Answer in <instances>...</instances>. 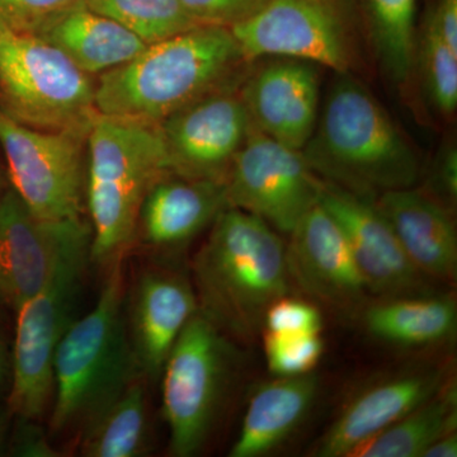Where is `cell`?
I'll return each mask as SVG.
<instances>
[{
  "label": "cell",
  "instance_id": "cell-29",
  "mask_svg": "<svg viewBox=\"0 0 457 457\" xmlns=\"http://www.w3.org/2000/svg\"><path fill=\"white\" fill-rule=\"evenodd\" d=\"M270 371L278 376L311 374L324 351L320 333H264Z\"/></svg>",
  "mask_w": 457,
  "mask_h": 457
},
{
  "label": "cell",
  "instance_id": "cell-7",
  "mask_svg": "<svg viewBox=\"0 0 457 457\" xmlns=\"http://www.w3.org/2000/svg\"><path fill=\"white\" fill-rule=\"evenodd\" d=\"M0 112L37 130L87 135L99 113L96 82L38 36H2Z\"/></svg>",
  "mask_w": 457,
  "mask_h": 457
},
{
  "label": "cell",
  "instance_id": "cell-9",
  "mask_svg": "<svg viewBox=\"0 0 457 457\" xmlns=\"http://www.w3.org/2000/svg\"><path fill=\"white\" fill-rule=\"evenodd\" d=\"M231 370L228 337L197 311L162 370V404L170 453L196 455L212 432Z\"/></svg>",
  "mask_w": 457,
  "mask_h": 457
},
{
  "label": "cell",
  "instance_id": "cell-23",
  "mask_svg": "<svg viewBox=\"0 0 457 457\" xmlns=\"http://www.w3.org/2000/svg\"><path fill=\"white\" fill-rule=\"evenodd\" d=\"M365 324L371 335L394 345H435L455 333L456 305L445 297H393L371 306Z\"/></svg>",
  "mask_w": 457,
  "mask_h": 457
},
{
  "label": "cell",
  "instance_id": "cell-11",
  "mask_svg": "<svg viewBox=\"0 0 457 457\" xmlns=\"http://www.w3.org/2000/svg\"><path fill=\"white\" fill-rule=\"evenodd\" d=\"M323 180L302 150L286 146L251 126L225 177L228 207L243 210L288 234L320 200Z\"/></svg>",
  "mask_w": 457,
  "mask_h": 457
},
{
  "label": "cell",
  "instance_id": "cell-32",
  "mask_svg": "<svg viewBox=\"0 0 457 457\" xmlns=\"http://www.w3.org/2000/svg\"><path fill=\"white\" fill-rule=\"evenodd\" d=\"M204 25L233 27L251 17L267 0H177Z\"/></svg>",
  "mask_w": 457,
  "mask_h": 457
},
{
  "label": "cell",
  "instance_id": "cell-33",
  "mask_svg": "<svg viewBox=\"0 0 457 457\" xmlns=\"http://www.w3.org/2000/svg\"><path fill=\"white\" fill-rule=\"evenodd\" d=\"M37 420L18 417L12 441V455L21 457H54L56 451L47 440L46 432L37 425Z\"/></svg>",
  "mask_w": 457,
  "mask_h": 457
},
{
  "label": "cell",
  "instance_id": "cell-6",
  "mask_svg": "<svg viewBox=\"0 0 457 457\" xmlns=\"http://www.w3.org/2000/svg\"><path fill=\"white\" fill-rule=\"evenodd\" d=\"M92 228L84 221L66 243L49 281L17 311L8 404L17 417L40 420L54 390V356L73 323L90 260Z\"/></svg>",
  "mask_w": 457,
  "mask_h": 457
},
{
  "label": "cell",
  "instance_id": "cell-8",
  "mask_svg": "<svg viewBox=\"0 0 457 457\" xmlns=\"http://www.w3.org/2000/svg\"><path fill=\"white\" fill-rule=\"evenodd\" d=\"M230 29L249 62L293 57L336 74L359 71L368 41L354 0H267Z\"/></svg>",
  "mask_w": 457,
  "mask_h": 457
},
{
  "label": "cell",
  "instance_id": "cell-36",
  "mask_svg": "<svg viewBox=\"0 0 457 457\" xmlns=\"http://www.w3.org/2000/svg\"><path fill=\"white\" fill-rule=\"evenodd\" d=\"M457 456V435L451 432L442 436L437 441L433 442L423 453L422 457H456Z\"/></svg>",
  "mask_w": 457,
  "mask_h": 457
},
{
  "label": "cell",
  "instance_id": "cell-15",
  "mask_svg": "<svg viewBox=\"0 0 457 457\" xmlns=\"http://www.w3.org/2000/svg\"><path fill=\"white\" fill-rule=\"evenodd\" d=\"M319 203L339 225L366 290L385 296H409L422 275L403 252L375 200L324 182Z\"/></svg>",
  "mask_w": 457,
  "mask_h": 457
},
{
  "label": "cell",
  "instance_id": "cell-16",
  "mask_svg": "<svg viewBox=\"0 0 457 457\" xmlns=\"http://www.w3.org/2000/svg\"><path fill=\"white\" fill-rule=\"evenodd\" d=\"M198 311L194 286L179 273L144 270L126 303L129 337L144 378L159 380L174 343Z\"/></svg>",
  "mask_w": 457,
  "mask_h": 457
},
{
  "label": "cell",
  "instance_id": "cell-2",
  "mask_svg": "<svg viewBox=\"0 0 457 457\" xmlns=\"http://www.w3.org/2000/svg\"><path fill=\"white\" fill-rule=\"evenodd\" d=\"M302 152L319 179L371 200L413 187L420 174L411 143L353 74H336Z\"/></svg>",
  "mask_w": 457,
  "mask_h": 457
},
{
  "label": "cell",
  "instance_id": "cell-37",
  "mask_svg": "<svg viewBox=\"0 0 457 457\" xmlns=\"http://www.w3.org/2000/svg\"><path fill=\"white\" fill-rule=\"evenodd\" d=\"M9 371H11V363H9L7 347H5L4 342L0 339V389H2L3 385L7 383Z\"/></svg>",
  "mask_w": 457,
  "mask_h": 457
},
{
  "label": "cell",
  "instance_id": "cell-10",
  "mask_svg": "<svg viewBox=\"0 0 457 457\" xmlns=\"http://www.w3.org/2000/svg\"><path fill=\"white\" fill-rule=\"evenodd\" d=\"M87 137L79 132L37 130L0 112V147L11 187L38 218H83Z\"/></svg>",
  "mask_w": 457,
  "mask_h": 457
},
{
  "label": "cell",
  "instance_id": "cell-26",
  "mask_svg": "<svg viewBox=\"0 0 457 457\" xmlns=\"http://www.w3.org/2000/svg\"><path fill=\"white\" fill-rule=\"evenodd\" d=\"M354 2L385 73L395 83L407 82L417 62V0Z\"/></svg>",
  "mask_w": 457,
  "mask_h": 457
},
{
  "label": "cell",
  "instance_id": "cell-22",
  "mask_svg": "<svg viewBox=\"0 0 457 457\" xmlns=\"http://www.w3.org/2000/svg\"><path fill=\"white\" fill-rule=\"evenodd\" d=\"M36 36L92 77L126 64L147 46L112 18L92 11L84 3L69 9Z\"/></svg>",
  "mask_w": 457,
  "mask_h": 457
},
{
  "label": "cell",
  "instance_id": "cell-21",
  "mask_svg": "<svg viewBox=\"0 0 457 457\" xmlns=\"http://www.w3.org/2000/svg\"><path fill=\"white\" fill-rule=\"evenodd\" d=\"M318 393L317 376H278L260 387L246 408L230 457L267 455L290 437L308 414Z\"/></svg>",
  "mask_w": 457,
  "mask_h": 457
},
{
  "label": "cell",
  "instance_id": "cell-12",
  "mask_svg": "<svg viewBox=\"0 0 457 457\" xmlns=\"http://www.w3.org/2000/svg\"><path fill=\"white\" fill-rule=\"evenodd\" d=\"M251 126L239 89L233 87L192 102L161 123L168 170L225 182Z\"/></svg>",
  "mask_w": 457,
  "mask_h": 457
},
{
  "label": "cell",
  "instance_id": "cell-39",
  "mask_svg": "<svg viewBox=\"0 0 457 457\" xmlns=\"http://www.w3.org/2000/svg\"><path fill=\"white\" fill-rule=\"evenodd\" d=\"M3 180H2V176H0V195H2V192H3Z\"/></svg>",
  "mask_w": 457,
  "mask_h": 457
},
{
  "label": "cell",
  "instance_id": "cell-18",
  "mask_svg": "<svg viewBox=\"0 0 457 457\" xmlns=\"http://www.w3.org/2000/svg\"><path fill=\"white\" fill-rule=\"evenodd\" d=\"M441 387V374L432 370L409 372L372 385L343 409L319 442L315 456L351 457Z\"/></svg>",
  "mask_w": 457,
  "mask_h": 457
},
{
  "label": "cell",
  "instance_id": "cell-30",
  "mask_svg": "<svg viewBox=\"0 0 457 457\" xmlns=\"http://www.w3.org/2000/svg\"><path fill=\"white\" fill-rule=\"evenodd\" d=\"M84 0H0V37L38 35L54 20Z\"/></svg>",
  "mask_w": 457,
  "mask_h": 457
},
{
  "label": "cell",
  "instance_id": "cell-4",
  "mask_svg": "<svg viewBox=\"0 0 457 457\" xmlns=\"http://www.w3.org/2000/svg\"><path fill=\"white\" fill-rule=\"evenodd\" d=\"M123 261L119 254L108 264L95 308L73 320L57 345L51 435L86 428L143 376L129 337Z\"/></svg>",
  "mask_w": 457,
  "mask_h": 457
},
{
  "label": "cell",
  "instance_id": "cell-24",
  "mask_svg": "<svg viewBox=\"0 0 457 457\" xmlns=\"http://www.w3.org/2000/svg\"><path fill=\"white\" fill-rule=\"evenodd\" d=\"M145 378H135L110 407L83 429L86 457H139L149 451Z\"/></svg>",
  "mask_w": 457,
  "mask_h": 457
},
{
  "label": "cell",
  "instance_id": "cell-38",
  "mask_svg": "<svg viewBox=\"0 0 457 457\" xmlns=\"http://www.w3.org/2000/svg\"><path fill=\"white\" fill-rule=\"evenodd\" d=\"M5 432H7V414L0 409V450L4 444Z\"/></svg>",
  "mask_w": 457,
  "mask_h": 457
},
{
  "label": "cell",
  "instance_id": "cell-1",
  "mask_svg": "<svg viewBox=\"0 0 457 457\" xmlns=\"http://www.w3.org/2000/svg\"><path fill=\"white\" fill-rule=\"evenodd\" d=\"M245 64L251 62L228 27H195L98 75L96 106L107 116L161 125L192 102L231 87Z\"/></svg>",
  "mask_w": 457,
  "mask_h": 457
},
{
  "label": "cell",
  "instance_id": "cell-25",
  "mask_svg": "<svg viewBox=\"0 0 457 457\" xmlns=\"http://www.w3.org/2000/svg\"><path fill=\"white\" fill-rule=\"evenodd\" d=\"M456 426L455 386H442L398 422L363 444L352 457H422L433 442L456 432Z\"/></svg>",
  "mask_w": 457,
  "mask_h": 457
},
{
  "label": "cell",
  "instance_id": "cell-31",
  "mask_svg": "<svg viewBox=\"0 0 457 457\" xmlns=\"http://www.w3.org/2000/svg\"><path fill=\"white\" fill-rule=\"evenodd\" d=\"M263 326L275 333H320L323 320L315 306L286 295L270 303Z\"/></svg>",
  "mask_w": 457,
  "mask_h": 457
},
{
  "label": "cell",
  "instance_id": "cell-35",
  "mask_svg": "<svg viewBox=\"0 0 457 457\" xmlns=\"http://www.w3.org/2000/svg\"><path fill=\"white\" fill-rule=\"evenodd\" d=\"M442 191L455 200L457 196V153L455 147L445 150L437 170Z\"/></svg>",
  "mask_w": 457,
  "mask_h": 457
},
{
  "label": "cell",
  "instance_id": "cell-20",
  "mask_svg": "<svg viewBox=\"0 0 457 457\" xmlns=\"http://www.w3.org/2000/svg\"><path fill=\"white\" fill-rule=\"evenodd\" d=\"M225 207V182L167 171L147 189L137 234L159 248L183 245L212 225Z\"/></svg>",
  "mask_w": 457,
  "mask_h": 457
},
{
  "label": "cell",
  "instance_id": "cell-14",
  "mask_svg": "<svg viewBox=\"0 0 457 457\" xmlns=\"http://www.w3.org/2000/svg\"><path fill=\"white\" fill-rule=\"evenodd\" d=\"M239 95L254 129L286 146L303 150L320 112L319 65L273 56L243 80Z\"/></svg>",
  "mask_w": 457,
  "mask_h": 457
},
{
  "label": "cell",
  "instance_id": "cell-5",
  "mask_svg": "<svg viewBox=\"0 0 457 457\" xmlns=\"http://www.w3.org/2000/svg\"><path fill=\"white\" fill-rule=\"evenodd\" d=\"M168 170L161 125L98 113L87 137L90 260L110 264L137 236L147 189Z\"/></svg>",
  "mask_w": 457,
  "mask_h": 457
},
{
  "label": "cell",
  "instance_id": "cell-27",
  "mask_svg": "<svg viewBox=\"0 0 457 457\" xmlns=\"http://www.w3.org/2000/svg\"><path fill=\"white\" fill-rule=\"evenodd\" d=\"M84 4L112 18L146 45L204 25L177 0H84Z\"/></svg>",
  "mask_w": 457,
  "mask_h": 457
},
{
  "label": "cell",
  "instance_id": "cell-13",
  "mask_svg": "<svg viewBox=\"0 0 457 457\" xmlns=\"http://www.w3.org/2000/svg\"><path fill=\"white\" fill-rule=\"evenodd\" d=\"M83 218L36 216L12 187L0 195V299L17 312L49 281L62 249Z\"/></svg>",
  "mask_w": 457,
  "mask_h": 457
},
{
  "label": "cell",
  "instance_id": "cell-17",
  "mask_svg": "<svg viewBox=\"0 0 457 457\" xmlns=\"http://www.w3.org/2000/svg\"><path fill=\"white\" fill-rule=\"evenodd\" d=\"M286 249L291 278L324 302L348 305L365 295L345 234L320 203L291 231Z\"/></svg>",
  "mask_w": 457,
  "mask_h": 457
},
{
  "label": "cell",
  "instance_id": "cell-3",
  "mask_svg": "<svg viewBox=\"0 0 457 457\" xmlns=\"http://www.w3.org/2000/svg\"><path fill=\"white\" fill-rule=\"evenodd\" d=\"M198 311L225 336L249 339L270 303L288 294L290 270L278 231L225 207L194 261Z\"/></svg>",
  "mask_w": 457,
  "mask_h": 457
},
{
  "label": "cell",
  "instance_id": "cell-19",
  "mask_svg": "<svg viewBox=\"0 0 457 457\" xmlns=\"http://www.w3.org/2000/svg\"><path fill=\"white\" fill-rule=\"evenodd\" d=\"M375 204L420 275L455 278V222L436 198L420 189L408 187L385 192L376 198Z\"/></svg>",
  "mask_w": 457,
  "mask_h": 457
},
{
  "label": "cell",
  "instance_id": "cell-34",
  "mask_svg": "<svg viewBox=\"0 0 457 457\" xmlns=\"http://www.w3.org/2000/svg\"><path fill=\"white\" fill-rule=\"evenodd\" d=\"M425 21L457 51V0H432Z\"/></svg>",
  "mask_w": 457,
  "mask_h": 457
},
{
  "label": "cell",
  "instance_id": "cell-28",
  "mask_svg": "<svg viewBox=\"0 0 457 457\" xmlns=\"http://www.w3.org/2000/svg\"><path fill=\"white\" fill-rule=\"evenodd\" d=\"M416 56L427 95L441 113L451 114L457 107V51L451 49L425 21Z\"/></svg>",
  "mask_w": 457,
  "mask_h": 457
}]
</instances>
